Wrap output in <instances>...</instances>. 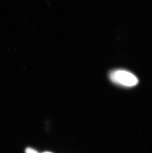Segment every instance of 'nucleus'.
Segmentation results:
<instances>
[{"label": "nucleus", "instance_id": "f257e3e1", "mask_svg": "<svg viewBox=\"0 0 152 153\" xmlns=\"http://www.w3.org/2000/svg\"><path fill=\"white\" fill-rule=\"evenodd\" d=\"M109 78L112 82L121 86L131 87L138 83V78L134 74L123 69H116L109 74Z\"/></svg>", "mask_w": 152, "mask_h": 153}, {"label": "nucleus", "instance_id": "f03ea898", "mask_svg": "<svg viewBox=\"0 0 152 153\" xmlns=\"http://www.w3.org/2000/svg\"><path fill=\"white\" fill-rule=\"evenodd\" d=\"M25 153H39L35 150L34 149L31 148H27L25 150Z\"/></svg>", "mask_w": 152, "mask_h": 153}, {"label": "nucleus", "instance_id": "7ed1b4c3", "mask_svg": "<svg viewBox=\"0 0 152 153\" xmlns=\"http://www.w3.org/2000/svg\"><path fill=\"white\" fill-rule=\"evenodd\" d=\"M51 153V152H45V153Z\"/></svg>", "mask_w": 152, "mask_h": 153}]
</instances>
